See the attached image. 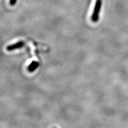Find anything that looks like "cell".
<instances>
[{
  "instance_id": "1",
  "label": "cell",
  "mask_w": 128,
  "mask_h": 128,
  "mask_svg": "<svg viewBox=\"0 0 128 128\" xmlns=\"http://www.w3.org/2000/svg\"><path fill=\"white\" fill-rule=\"evenodd\" d=\"M102 0H96L93 13L91 16V20L94 22H97L99 19V14L101 10Z\"/></svg>"
},
{
  "instance_id": "2",
  "label": "cell",
  "mask_w": 128,
  "mask_h": 128,
  "mask_svg": "<svg viewBox=\"0 0 128 128\" xmlns=\"http://www.w3.org/2000/svg\"><path fill=\"white\" fill-rule=\"evenodd\" d=\"M25 46V42L24 41H19L17 43H16L13 44H11L10 46H7L6 49L8 51H12L17 49H21V48H23Z\"/></svg>"
},
{
  "instance_id": "3",
  "label": "cell",
  "mask_w": 128,
  "mask_h": 128,
  "mask_svg": "<svg viewBox=\"0 0 128 128\" xmlns=\"http://www.w3.org/2000/svg\"><path fill=\"white\" fill-rule=\"evenodd\" d=\"M40 64L38 62L33 61L32 62L30 65L28 67V70L30 73H32V72H34L37 69V68L39 66Z\"/></svg>"
},
{
  "instance_id": "4",
  "label": "cell",
  "mask_w": 128,
  "mask_h": 128,
  "mask_svg": "<svg viewBox=\"0 0 128 128\" xmlns=\"http://www.w3.org/2000/svg\"><path fill=\"white\" fill-rule=\"evenodd\" d=\"M16 2H17V0H10V4L11 6H14Z\"/></svg>"
}]
</instances>
